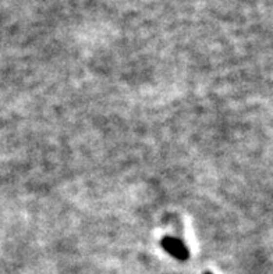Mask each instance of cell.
<instances>
[{
    "label": "cell",
    "instance_id": "cell-1",
    "mask_svg": "<svg viewBox=\"0 0 273 274\" xmlns=\"http://www.w3.org/2000/svg\"><path fill=\"white\" fill-rule=\"evenodd\" d=\"M160 245H162V248L165 249L167 254L170 255V256H173L177 260H180V262H185L188 259V256H190L188 248L178 238L166 235L165 238L160 241Z\"/></svg>",
    "mask_w": 273,
    "mask_h": 274
},
{
    "label": "cell",
    "instance_id": "cell-2",
    "mask_svg": "<svg viewBox=\"0 0 273 274\" xmlns=\"http://www.w3.org/2000/svg\"><path fill=\"white\" fill-rule=\"evenodd\" d=\"M204 274H212V273H209V272H205Z\"/></svg>",
    "mask_w": 273,
    "mask_h": 274
}]
</instances>
